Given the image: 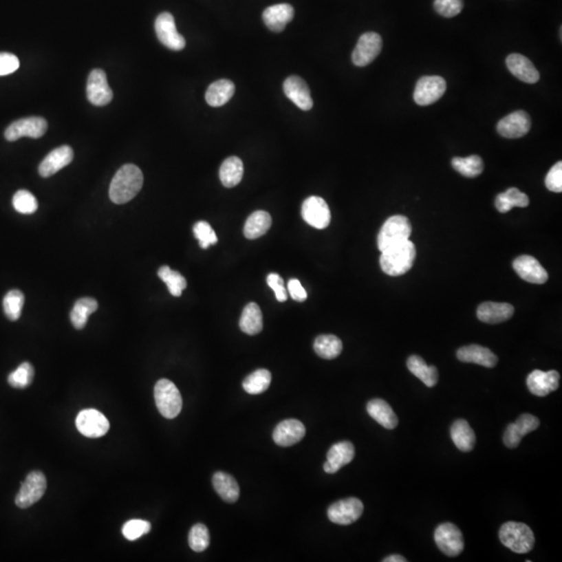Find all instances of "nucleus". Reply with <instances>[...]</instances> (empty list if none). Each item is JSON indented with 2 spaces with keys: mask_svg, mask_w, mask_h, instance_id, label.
I'll use <instances>...</instances> for the list:
<instances>
[{
  "mask_svg": "<svg viewBox=\"0 0 562 562\" xmlns=\"http://www.w3.org/2000/svg\"><path fill=\"white\" fill-rule=\"evenodd\" d=\"M144 177L140 168L127 164L118 170L109 186V198L116 204H125L137 196L143 186Z\"/></svg>",
  "mask_w": 562,
  "mask_h": 562,
  "instance_id": "obj_1",
  "label": "nucleus"
},
{
  "mask_svg": "<svg viewBox=\"0 0 562 562\" xmlns=\"http://www.w3.org/2000/svg\"><path fill=\"white\" fill-rule=\"evenodd\" d=\"M415 257L417 249L409 239L381 252V270L389 276L404 275L413 268Z\"/></svg>",
  "mask_w": 562,
  "mask_h": 562,
  "instance_id": "obj_2",
  "label": "nucleus"
},
{
  "mask_svg": "<svg viewBox=\"0 0 562 562\" xmlns=\"http://www.w3.org/2000/svg\"><path fill=\"white\" fill-rule=\"evenodd\" d=\"M499 537L501 543L515 553H529L534 547V534L530 527L523 523L507 521L501 527Z\"/></svg>",
  "mask_w": 562,
  "mask_h": 562,
  "instance_id": "obj_3",
  "label": "nucleus"
},
{
  "mask_svg": "<svg viewBox=\"0 0 562 562\" xmlns=\"http://www.w3.org/2000/svg\"><path fill=\"white\" fill-rule=\"evenodd\" d=\"M154 399L160 415L174 419L182 409V398L176 385L168 379H160L154 387Z\"/></svg>",
  "mask_w": 562,
  "mask_h": 562,
  "instance_id": "obj_4",
  "label": "nucleus"
},
{
  "mask_svg": "<svg viewBox=\"0 0 562 562\" xmlns=\"http://www.w3.org/2000/svg\"><path fill=\"white\" fill-rule=\"evenodd\" d=\"M411 235V224L409 218L401 216V215L391 217L385 221L379 231L378 237H377L378 249L382 252L389 247L401 244L405 241H409Z\"/></svg>",
  "mask_w": 562,
  "mask_h": 562,
  "instance_id": "obj_5",
  "label": "nucleus"
},
{
  "mask_svg": "<svg viewBox=\"0 0 562 562\" xmlns=\"http://www.w3.org/2000/svg\"><path fill=\"white\" fill-rule=\"evenodd\" d=\"M47 488L45 475L39 471L30 473L16 496L15 503L19 508L25 509L41 500Z\"/></svg>",
  "mask_w": 562,
  "mask_h": 562,
  "instance_id": "obj_6",
  "label": "nucleus"
},
{
  "mask_svg": "<svg viewBox=\"0 0 562 562\" xmlns=\"http://www.w3.org/2000/svg\"><path fill=\"white\" fill-rule=\"evenodd\" d=\"M434 539L438 549L450 557H456L464 551V541L462 531L452 523L440 524L435 529Z\"/></svg>",
  "mask_w": 562,
  "mask_h": 562,
  "instance_id": "obj_7",
  "label": "nucleus"
},
{
  "mask_svg": "<svg viewBox=\"0 0 562 562\" xmlns=\"http://www.w3.org/2000/svg\"><path fill=\"white\" fill-rule=\"evenodd\" d=\"M155 32L160 43L174 52H180L186 47V40L177 32L175 20L173 16L168 12L160 14L156 18Z\"/></svg>",
  "mask_w": 562,
  "mask_h": 562,
  "instance_id": "obj_8",
  "label": "nucleus"
},
{
  "mask_svg": "<svg viewBox=\"0 0 562 562\" xmlns=\"http://www.w3.org/2000/svg\"><path fill=\"white\" fill-rule=\"evenodd\" d=\"M447 90V83L440 76H423L415 85L413 99L421 107L433 105Z\"/></svg>",
  "mask_w": 562,
  "mask_h": 562,
  "instance_id": "obj_9",
  "label": "nucleus"
},
{
  "mask_svg": "<svg viewBox=\"0 0 562 562\" xmlns=\"http://www.w3.org/2000/svg\"><path fill=\"white\" fill-rule=\"evenodd\" d=\"M47 121L42 117H28L12 123L5 131L8 141L14 142L22 137L39 139L47 131Z\"/></svg>",
  "mask_w": 562,
  "mask_h": 562,
  "instance_id": "obj_10",
  "label": "nucleus"
},
{
  "mask_svg": "<svg viewBox=\"0 0 562 562\" xmlns=\"http://www.w3.org/2000/svg\"><path fill=\"white\" fill-rule=\"evenodd\" d=\"M301 215L303 220L316 229H324L332 221V213L327 202L318 196H310L302 204Z\"/></svg>",
  "mask_w": 562,
  "mask_h": 562,
  "instance_id": "obj_11",
  "label": "nucleus"
},
{
  "mask_svg": "<svg viewBox=\"0 0 562 562\" xmlns=\"http://www.w3.org/2000/svg\"><path fill=\"white\" fill-rule=\"evenodd\" d=\"M382 50V39L377 32H366L359 38L353 50L352 62L355 66L365 67L373 62Z\"/></svg>",
  "mask_w": 562,
  "mask_h": 562,
  "instance_id": "obj_12",
  "label": "nucleus"
},
{
  "mask_svg": "<svg viewBox=\"0 0 562 562\" xmlns=\"http://www.w3.org/2000/svg\"><path fill=\"white\" fill-rule=\"evenodd\" d=\"M364 512V504L359 499L348 498L330 505L327 510L328 519L334 524H353Z\"/></svg>",
  "mask_w": 562,
  "mask_h": 562,
  "instance_id": "obj_13",
  "label": "nucleus"
},
{
  "mask_svg": "<svg viewBox=\"0 0 562 562\" xmlns=\"http://www.w3.org/2000/svg\"><path fill=\"white\" fill-rule=\"evenodd\" d=\"M76 428L83 435L90 438L101 437L109 429V422L96 409H84L76 418Z\"/></svg>",
  "mask_w": 562,
  "mask_h": 562,
  "instance_id": "obj_14",
  "label": "nucleus"
},
{
  "mask_svg": "<svg viewBox=\"0 0 562 562\" xmlns=\"http://www.w3.org/2000/svg\"><path fill=\"white\" fill-rule=\"evenodd\" d=\"M531 118L526 111H517L509 114L499 121L497 131L499 135L507 139H519L531 129Z\"/></svg>",
  "mask_w": 562,
  "mask_h": 562,
  "instance_id": "obj_15",
  "label": "nucleus"
},
{
  "mask_svg": "<svg viewBox=\"0 0 562 562\" xmlns=\"http://www.w3.org/2000/svg\"><path fill=\"white\" fill-rule=\"evenodd\" d=\"M113 91L107 83V74L101 69H94L87 83V97L93 105L105 107L113 99Z\"/></svg>",
  "mask_w": 562,
  "mask_h": 562,
  "instance_id": "obj_16",
  "label": "nucleus"
},
{
  "mask_svg": "<svg viewBox=\"0 0 562 562\" xmlns=\"http://www.w3.org/2000/svg\"><path fill=\"white\" fill-rule=\"evenodd\" d=\"M513 269L527 283L543 285L547 283L548 272L537 259L530 255H521L513 261Z\"/></svg>",
  "mask_w": 562,
  "mask_h": 562,
  "instance_id": "obj_17",
  "label": "nucleus"
},
{
  "mask_svg": "<svg viewBox=\"0 0 562 562\" xmlns=\"http://www.w3.org/2000/svg\"><path fill=\"white\" fill-rule=\"evenodd\" d=\"M306 430L301 422L295 419L280 422L273 431V440L280 447H291L305 435Z\"/></svg>",
  "mask_w": 562,
  "mask_h": 562,
  "instance_id": "obj_18",
  "label": "nucleus"
},
{
  "mask_svg": "<svg viewBox=\"0 0 562 562\" xmlns=\"http://www.w3.org/2000/svg\"><path fill=\"white\" fill-rule=\"evenodd\" d=\"M283 92L285 96L293 101L302 111H310L314 105L310 90L307 84L304 82L301 77L293 76L288 77L283 83Z\"/></svg>",
  "mask_w": 562,
  "mask_h": 562,
  "instance_id": "obj_19",
  "label": "nucleus"
},
{
  "mask_svg": "<svg viewBox=\"0 0 562 562\" xmlns=\"http://www.w3.org/2000/svg\"><path fill=\"white\" fill-rule=\"evenodd\" d=\"M560 375L557 371L543 372L535 370L527 377V387L532 395L537 397H545L552 391H555L559 387Z\"/></svg>",
  "mask_w": 562,
  "mask_h": 562,
  "instance_id": "obj_20",
  "label": "nucleus"
},
{
  "mask_svg": "<svg viewBox=\"0 0 562 562\" xmlns=\"http://www.w3.org/2000/svg\"><path fill=\"white\" fill-rule=\"evenodd\" d=\"M73 150L70 146H61L52 150L39 166V173L42 177H50L61 169L68 166L73 160Z\"/></svg>",
  "mask_w": 562,
  "mask_h": 562,
  "instance_id": "obj_21",
  "label": "nucleus"
},
{
  "mask_svg": "<svg viewBox=\"0 0 562 562\" xmlns=\"http://www.w3.org/2000/svg\"><path fill=\"white\" fill-rule=\"evenodd\" d=\"M506 66L511 74L526 84H537L541 78L533 63L523 54H509L506 58Z\"/></svg>",
  "mask_w": 562,
  "mask_h": 562,
  "instance_id": "obj_22",
  "label": "nucleus"
},
{
  "mask_svg": "<svg viewBox=\"0 0 562 562\" xmlns=\"http://www.w3.org/2000/svg\"><path fill=\"white\" fill-rule=\"evenodd\" d=\"M355 455L354 446L348 440L334 444L327 453V462L324 464V471L328 474L338 472L343 466L352 462Z\"/></svg>",
  "mask_w": 562,
  "mask_h": 562,
  "instance_id": "obj_23",
  "label": "nucleus"
},
{
  "mask_svg": "<svg viewBox=\"0 0 562 562\" xmlns=\"http://www.w3.org/2000/svg\"><path fill=\"white\" fill-rule=\"evenodd\" d=\"M295 11L291 5L279 3L267 8L263 13L266 26L274 32H281L293 20Z\"/></svg>",
  "mask_w": 562,
  "mask_h": 562,
  "instance_id": "obj_24",
  "label": "nucleus"
},
{
  "mask_svg": "<svg viewBox=\"0 0 562 562\" xmlns=\"http://www.w3.org/2000/svg\"><path fill=\"white\" fill-rule=\"evenodd\" d=\"M457 358L462 363H470L486 368H494L498 364V357L486 347L470 345L457 350Z\"/></svg>",
  "mask_w": 562,
  "mask_h": 562,
  "instance_id": "obj_25",
  "label": "nucleus"
},
{
  "mask_svg": "<svg viewBox=\"0 0 562 562\" xmlns=\"http://www.w3.org/2000/svg\"><path fill=\"white\" fill-rule=\"evenodd\" d=\"M515 314V307L508 303L484 302L479 305L477 316L481 322L486 324L503 323Z\"/></svg>",
  "mask_w": 562,
  "mask_h": 562,
  "instance_id": "obj_26",
  "label": "nucleus"
},
{
  "mask_svg": "<svg viewBox=\"0 0 562 562\" xmlns=\"http://www.w3.org/2000/svg\"><path fill=\"white\" fill-rule=\"evenodd\" d=\"M367 411L372 419L387 429H395L399 423L395 411L385 400H371L367 405Z\"/></svg>",
  "mask_w": 562,
  "mask_h": 562,
  "instance_id": "obj_27",
  "label": "nucleus"
},
{
  "mask_svg": "<svg viewBox=\"0 0 562 562\" xmlns=\"http://www.w3.org/2000/svg\"><path fill=\"white\" fill-rule=\"evenodd\" d=\"M235 91V87L233 82L228 79H219L208 87L206 93V102L210 107H222L233 98Z\"/></svg>",
  "mask_w": 562,
  "mask_h": 562,
  "instance_id": "obj_28",
  "label": "nucleus"
},
{
  "mask_svg": "<svg viewBox=\"0 0 562 562\" xmlns=\"http://www.w3.org/2000/svg\"><path fill=\"white\" fill-rule=\"evenodd\" d=\"M451 437L456 448L462 452H470L476 444L474 430L466 420H456L451 427Z\"/></svg>",
  "mask_w": 562,
  "mask_h": 562,
  "instance_id": "obj_29",
  "label": "nucleus"
},
{
  "mask_svg": "<svg viewBox=\"0 0 562 562\" xmlns=\"http://www.w3.org/2000/svg\"><path fill=\"white\" fill-rule=\"evenodd\" d=\"M213 486L217 494L227 503L237 502L239 497V486L231 475L217 472L213 476Z\"/></svg>",
  "mask_w": 562,
  "mask_h": 562,
  "instance_id": "obj_30",
  "label": "nucleus"
},
{
  "mask_svg": "<svg viewBox=\"0 0 562 562\" xmlns=\"http://www.w3.org/2000/svg\"><path fill=\"white\" fill-rule=\"evenodd\" d=\"M407 368L420 379L426 387H435L438 381V371L434 366H427L419 355H411L407 359Z\"/></svg>",
  "mask_w": 562,
  "mask_h": 562,
  "instance_id": "obj_31",
  "label": "nucleus"
},
{
  "mask_svg": "<svg viewBox=\"0 0 562 562\" xmlns=\"http://www.w3.org/2000/svg\"><path fill=\"white\" fill-rule=\"evenodd\" d=\"M244 174V165L241 158L230 156L223 162L220 168V180L226 188H233L241 182Z\"/></svg>",
  "mask_w": 562,
  "mask_h": 562,
  "instance_id": "obj_32",
  "label": "nucleus"
},
{
  "mask_svg": "<svg viewBox=\"0 0 562 562\" xmlns=\"http://www.w3.org/2000/svg\"><path fill=\"white\" fill-rule=\"evenodd\" d=\"M263 314L259 306L253 302L247 304L239 318V328L249 336H255L263 330Z\"/></svg>",
  "mask_w": 562,
  "mask_h": 562,
  "instance_id": "obj_33",
  "label": "nucleus"
},
{
  "mask_svg": "<svg viewBox=\"0 0 562 562\" xmlns=\"http://www.w3.org/2000/svg\"><path fill=\"white\" fill-rule=\"evenodd\" d=\"M495 204L498 212L506 214L513 208H527L529 206V198L519 188H510L506 192L501 193L497 196Z\"/></svg>",
  "mask_w": 562,
  "mask_h": 562,
  "instance_id": "obj_34",
  "label": "nucleus"
},
{
  "mask_svg": "<svg viewBox=\"0 0 562 562\" xmlns=\"http://www.w3.org/2000/svg\"><path fill=\"white\" fill-rule=\"evenodd\" d=\"M272 225V218L269 213L257 210L247 219L244 226V235L247 239H255L267 233Z\"/></svg>",
  "mask_w": 562,
  "mask_h": 562,
  "instance_id": "obj_35",
  "label": "nucleus"
},
{
  "mask_svg": "<svg viewBox=\"0 0 562 562\" xmlns=\"http://www.w3.org/2000/svg\"><path fill=\"white\" fill-rule=\"evenodd\" d=\"M98 303L93 298H80L75 302L73 310L70 312V320L72 325L76 329H83L87 325L89 316L96 312Z\"/></svg>",
  "mask_w": 562,
  "mask_h": 562,
  "instance_id": "obj_36",
  "label": "nucleus"
},
{
  "mask_svg": "<svg viewBox=\"0 0 562 562\" xmlns=\"http://www.w3.org/2000/svg\"><path fill=\"white\" fill-rule=\"evenodd\" d=\"M314 349L316 354L322 358L334 359L342 353L343 343L338 336L323 334L316 338Z\"/></svg>",
  "mask_w": 562,
  "mask_h": 562,
  "instance_id": "obj_37",
  "label": "nucleus"
},
{
  "mask_svg": "<svg viewBox=\"0 0 562 562\" xmlns=\"http://www.w3.org/2000/svg\"><path fill=\"white\" fill-rule=\"evenodd\" d=\"M452 167L466 177L475 178L484 172V164L480 156L471 155L468 158H454Z\"/></svg>",
  "mask_w": 562,
  "mask_h": 562,
  "instance_id": "obj_38",
  "label": "nucleus"
},
{
  "mask_svg": "<svg viewBox=\"0 0 562 562\" xmlns=\"http://www.w3.org/2000/svg\"><path fill=\"white\" fill-rule=\"evenodd\" d=\"M272 375L266 369L255 371L243 381V389L250 395H259L269 389Z\"/></svg>",
  "mask_w": 562,
  "mask_h": 562,
  "instance_id": "obj_39",
  "label": "nucleus"
},
{
  "mask_svg": "<svg viewBox=\"0 0 562 562\" xmlns=\"http://www.w3.org/2000/svg\"><path fill=\"white\" fill-rule=\"evenodd\" d=\"M158 277L167 285L170 294L174 297H180L182 291L186 288V280L180 272L174 271L168 266L160 268Z\"/></svg>",
  "mask_w": 562,
  "mask_h": 562,
  "instance_id": "obj_40",
  "label": "nucleus"
},
{
  "mask_svg": "<svg viewBox=\"0 0 562 562\" xmlns=\"http://www.w3.org/2000/svg\"><path fill=\"white\" fill-rule=\"evenodd\" d=\"M3 310L9 320L17 321L21 316L24 295L19 290H12L3 298Z\"/></svg>",
  "mask_w": 562,
  "mask_h": 562,
  "instance_id": "obj_41",
  "label": "nucleus"
},
{
  "mask_svg": "<svg viewBox=\"0 0 562 562\" xmlns=\"http://www.w3.org/2000/svg\"><path fill=\"white\" fill-rule=\"evenodd\" d=\"M34 376V367L30 363H23L9 375L8 382L14 389H23L32 385Z\"/></svg>",
  "mask_w": 562,
  "mask_h": 562,
  "instance_id": "obj_42",
  "label": "nucleus"
},
{
  "mask_svg": "<svg viewBox=\"0 0 562 562\" xmlns=\"http://www.w3.org/2000/svg\"><path fill=\"white\" fill-rule=\"evenodd\" d=\"M210 532L204 524H196L188 533V545L195 552H204L210 545Z\"/></svg>",
  "mask_w": 562,
  "mask_h": 562,
  "instance_id": "obj_43",
  "label": "nucleus"
},
{
  "mask_svg": "<svg viewBox=\"0 0 562 562\" xmlns=\"http://www.w3.org/2000/svg\"><path fill=\"white\" fill-rule=\"evenodd\" d=\"M13 206L20 214L30 215L38 210V202L32 193L20 190L14 195Z\"/></svg>",
  "mask_w": 562,
  "mask_h": 562,
  "instance_id": "obj_44",
  "label": "nucleus"
},
{
  "mask_svg": "<svg viewBox=\"0 0 562 562\" xmlns=\"http://www.w3.org/2000/svg\"><path fill=\"white\" fill-rule=\"evenodd\" d=\"M195 237L198 239L199 245L202 249H208L212 245L217 244L218 237L210 224L206 221H199L194 225Z\"/></svg>",
  "mask_w": 562,
  "mask_h": 562,
  "instance_id": "obj_45",
  "label": "nucleus"
},
{
  "mask_svg": "<svg viewBox=\"0 0 562 562\" xmlns=\"http://www.w3.org/2000/svg\"><path fill=\"white\" fill-rule=\"evenodd\" d=\"M151 530V524L149 521L143 519H131L127 521L122 528V533L125 539L133 541L147 534Z\"/></svg>",
  "mask_w": 562,
  "mask_h": 562,
  "instance_id": "obj_46",
  "label": "nucleus"
},
{
  "mask_svg": "<svg viewBox=\"0 0 562 562\" xmlns=\"http://www.w3.org/2000/svg\"><path fill=\"white\" fill-rule=\"evenodd\" d=\"M434 9L444 17H455L464 9V0H435Z\"/></svg>",
  "mask_w": 562,
  "mask_h": 562,
  "instance_id": "obj_47",
  "label": "nucleus"
},
{
  "mask_svg": "<svg viewBox=\"0 0 562 562\" xmlns=\"http://www.w3.org/2000/svg\"><path fill=\"white\" fill-rule=\"evenodd\" d=\"M539 424H541L539 420L535 415L524 413V415H519L517 422L513 423V426H515L517 433L523 438L527 434L537 430L539 427Z\"/></svg>",
  "mask_w": 562,
  "mask_h": 562,
  "instance_id": "obj_48",
  "label": "nucleus"
},
{
  "mask_svg": "<svg viewBox=\"0 0 562 562\" xmlns=\"http://www.w3.org/2000/svg\"><path fill=\"white\" fill-rule=\"evenodd\" d=\"M548 190L554 193L562 192V163L558 162L548 172L545 180Z\"/></svg>",
  "mask_w": 562,
  "mask_h": 562,
  "instance_id": "obj_49",
  "label": "nucleus"
},
{
  "mask_svg": "<svg viewBox=\"0 0 562 562\" xmlns=\"http://www.w3.org/2000/svg\"><path fill=\"white\" fill-rule=\"evenodd\" d=\"M267 283L274 293H275L276 299L279 302L287 301L288 293L285 290V285H283V279L281 276L276 273H271L268 275Z\"/></svg>",
  "mask_w": 562,
  "mask_h": 562,
  "instance_id": "obj_50",
  "label": "nucleus"
},
{
  "mask_svg": "<svg viewBox=\"0 0 562 562\" xmlns=\"http://www.w3.org/2000/svg\"><path fill=\"white\" fill-rule=\"evenodd\" d=\"M19 66V60L15 54L0 52V76L12 74Z\"/></svg>",
  "mask_w": 562,
  "mask_h": 562,
  "instance_id": "obj_51",
  "label": "nucleus"
},
{
  "mask_svg": "<svg viewBox=\"0 0 562 562\" xmlns=\"http://www.w3.org/2000/svg\"><path fill=\"white\" fill-rule=\"evenodd\" d=\"M288 289H289L290 295L295 301L303 302L307 298L305 289L302 287L301 283L298 279L290 280L288 283Z\"/></svg>",
  "mask_w": 562,
  "mask_h": 562,
  "instance_id": "obj_52",
  "label": "nucleus"
},
{
  "mask_svg": "<svg viewBox=\"0 0 562 562\" xmlns=\"http://www.w3.org/2000/svg\"><path fill=\"white\" fill-rule=\"evenodd\" d=\"M385 562H407V558L403 557L401 555H391L389 556V557L385 558L383 559Z\"/></svg>",
  "mask_w": 562,
  "mask_h": 562,
  "instance_id": "obj_53",
  "label": "nucleus"
}]
</instances>
